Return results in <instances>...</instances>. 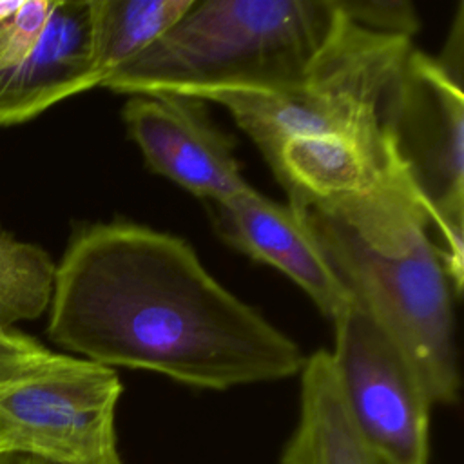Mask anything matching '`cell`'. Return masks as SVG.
<instances>
[{
	"instance_id": "cell-1",
	"label": "cell",
	"mask_w": 464,
	"mask_h": 464,
	"mask_svg": "<svg viewBox=\"0 0 464 464\" xmlns=\"http://www.w3.org/2000/svg\"><path fill=\"white\" fill-rule=\"evenodd\" d=\"M51 341L116 370L223 392L299 375L304 355L181 237L130 221L80 228L56 263Z\"/></svg>"
},
{
	"instance_id": "cell-2",
	"label": "cell",
	"mask_w": 464,
	"mask_h": 464,
	"mask_svg": "<svg viewBox=\"0 0 464 464\" xmlns=\"http://www.w3.org/2000/svg\"><path fill=\"white\" fill-rule=\"evenodd\" d=\"M334 0H205L102 87L120 94L266 91L299 80L328 44Z\"/></svg>"
},
{
	"instance_id": "cell-3",
	"label": "cell",
	"mask_w": 464,
	"mask_h": 464,
	"mask_svg": "<svg viewBox=\"0 0 464 464\" xmlns=\"http://www.w3.org/2000/svg\"><path fill=\"white\" fill-rule=\"evenodd\" d=\"M411 49V40L372 33L341 13L299 80L266 91H218L203 102L223 105L268 165L285 141L299 136H344L388 154L382 109Z\"/></svg>"
},
{
	"instance_id": "cell-4",
	"label": "cell",
	"mask_w": 464,
	"mask_h": 464,
	"mask_svg": "<svg viewBox=\"0 0 464 464\" xmlns=\"http://www.w3.org/2000/svg\"><path fill=\"white\" fill-rule=\"evenodd\" d=\"M310 237L353 301L399 344L431 404L459 399L453 288L428 234L402 256L370 248L341 219L317 207L295 208Z\"/></svg>"
},
{
	"instance_id": "cell-5",
	"label": "cell",
	"mask_w": 464,
	"mask_h": 464,
	"mask_svg": "<svg viewBox=\"0 0 464 464\" xmlns=\"http://www.w3.org/2000/svg\"><path fill=\"white\" fill-rule=\"evenodd\" d=\"M392 152L440 234L437 246L455 295L464 279V94L462 80L411 49L382 109Z\"/></svg>"
},
{
	"instance_id": "cell-6",
	"label": "cell",
	"mask_w": 464,
	"mask_h": 464,
	"mask_svg": "<svg viewBox=\"0 0 464 464\" xmlns=\"http://www.w3.org/2000/svg\"><path fill=\"white\" fill-rule=\"evenodd\" d=\"M116 370L67 353L0 386V451L51 464H96L118 451Z\"/></svg>"
},
{
	"instance_id": "cell-7",
	"label": "cell",
	"mask_w": 464,
	"mask_h": 464,
	"mask_svg": "<svg viewBox=\"0 0 464 464\" xmlns=\"http://www.w3.org/2000/svg\"><path fill=\"white\" fill-rule=\"evenodd\" d=\"M332 323L330 355L359 433L395 464H428L433 404L411 361L355 301Z\"/></svg>"
},
{
	"instance_id": "cell-8",
	"label": "cell",
	"mask_w": 464,
	"mask_h": 464,
	"mask_svg": "<svg viewBox=\"0 0 464 464\" xmlns=\"http://www.w3.org/2000/svg\"><path fill=\"white\" fill-rule=\"evenodd\" d=\"M94 87L89 0H0V125Z\"/></svg>"
},
{
	"instance_id": "cell-9",
	"label": "cell",
	"mask_w": 464,
	"mask_h": 464,
	"mask_svg": "<svg viewBox=\"0 0 464 464\" xmlns=\"http://www.w3.org/2000/svg\"><path fill=\"white\" fill-rule=\"evenodd\" d=\"M121 116L147 165L187 192L219 203L252 188L241 176L232 138L210 121L203 100L132 94Z\"/></svg>"
},
{
	"instance_id": "cell-10",
	"label": "cell",
	"mask_w": 464,
	"mask_h": 464,
	"mask_svg": "<svg viewBox=\"0 0 464 464\" xmlns=\"http://www.w3.org/2000/svg\"><path fill=\"white\" fill-rule=\"evenodd\" d=\"M212 207L216 230L225 243L283 272L330 321L353 301L288 203H276L252 187Z\"/></svg>"
},
{
	"instance_id": "cell-11",
	"label": "cell",
	"mask_w": 464,
	"mask_h": 464,
	"mask_svg": "<svg viewBox=\"0 0 464 464\" xmlns=\"http://www.w3.org/2000/svg\"><path fill=\"white\" fill-rule=\"evenodd\" d=\"M299 377V415L279 464H395L355 428L328 350L304 357Z\"/></svg>"
},
{
	"instance_id": "cell-12",
	"label": "cell",
	"mask_w": 464,
	"mask_h": 464,
	"mask_svg": "<svg viewBox=\"0 0 464 464\" xmlns=\"http://www.w3.org/2000/svg\"><path fill=\"white\" fill-rule=\"evenodd\" d=\"M192 4L194 0H89L91 54L100 87L167 34Z\"/></svg>"
},
{
	"instance_id": "cell-13",
	"label": "cell",
	"mask_w": 464,
	"mask_h": 464,
	"mask_svg": "<svg viewBox=\"0 0 464 464\" xmlns=\"http://www.w3.org/2000/svg\"><path fill=\"white\" fill-rule=\"evenodd\" d=\"M54 270L44 248L0 228V330H13L49 308Z\"/></svg>"
},
{
	"instance_id": "cell-14",
	"label": "cell",
	"mask_w": 464,
	"mask_h": 464,
	"mask_svg": "<svg viewBox=\"0 0 464 464\" xmlns=\"http://www.w3.org/2000/svg\"><path fill=\"white\" fill-rule=\"evenodd\" d=\"M337 9L355 25L372 33L411 40L420 22L408 0H334Z\"/></svg>"
},
{
	"instance_id": "cell-15",
	"label": "cell",
	"mask_w": 464,
	"mask_h": 464,
	"mask_svg": "<svg viewBox=\"0 0 464 464\" xmlns=\"http://www.w3.org/2000/svg\"><path fill=\"white\" fill-rule=\"evenodd\" d=\"M56 352L14 330H0V386L42 370Z\"/></svg>"
},
{
	"instance_id": "cell-16",
	"label": "cell",
	"mask_w": 464,
	"mask_h": 464,
	"mask_svg": "<svg viewBox=\"0 0 464 464\" xmlns=\"http://www.w3.org/2000/svg\"><path fill=\"white\" fill-rule=\"evenodd\" d=\"M0 464H51L33 455L18 453V451H0Z\"/></svg>"
},
{
	"instance_id": "cell-17",
	"label": "cell",
	"mask_w": 464,
	"mask_h": 464,
	"mask_svg": "<svg viewBox=\"0 0 464 464\" xmlns=\"http://www.w3.org/2000/svg\"><path fill=\"white\" fill-rule=\"evenodd\" d=\"M96 464H123V460H121L120 453L116 451V453H112L111 457H107V459H103V460H100V462H96Z\"/></svg>"
}]
</instances>
